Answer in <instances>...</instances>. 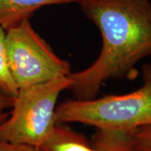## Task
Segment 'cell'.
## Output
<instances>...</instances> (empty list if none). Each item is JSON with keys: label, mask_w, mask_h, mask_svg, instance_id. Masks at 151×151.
Returning a JSON list of instances; mask_svg holds the SVG:
<instances>
[{"label": "cell", "mask_w": 151, "mask_h": 151, "mask_svg": "<svg viewBox=\"0 0 151 151\" xmlns=\"http://www.w3.org/2000/svg\"><path fill=\"white\" fill-rule=\"evenodd\" d=\"M77 4L98 29L102 47L92 65L69 75L68 90L76 99L91 100L106 81L135 78L136 65L151 57V0H81Z\"/></svg>", "instance_id": "1"}, {"label": "cell", "mask_w": 151, "mask_h": 151, "mask_svg": "<svg viewBox=\"0 0 151 151\" xmlns=\"http://www.w3.org/2000/svg\"><path fill=\"white\" fill-rule=\"evenodd\" d=\"M142 86L124 95L68 99L55 108V123L90 125L103 131H129L151 124V64L142 66Z\"/></svg>", "instance_id": "2"}, {"label": "cell", "mask_w": 151, "mask_h": 151, "mask_svg": "<svg viewBox=\"0 0 151 151\" xmlns=\"http://www.w3.org/2000/svg\"><path fill=\"white\" fill-rule=\"evenodd\" d=\"M70 83L68 76L19 88L8 119L0 124V139L40 147L54 129L57 100Z\"/></svg>", "instance_id": "3"}, {"label": "cell", "mask_w": 151, "mask_h": 151, "mask_svg": "<svg viewBox=\"0 0 151 151\" xmlns=\"http://www.w3.org/2000/svg\"><path fill=\"white\" fill-rule=\"evenodd\" d=\"M8 60L18 88L68 76L70 65L33 29L25 19L6 30Z\"/></svg>", "instance_id": "4"}, {"label": "cell", "mask_w": 151, "mask_h": 151, "mask_svg": "<svg viewBox=\"0 0 151 151\" xmlns=\"http://www.w3.org/2000/svg\"><path fill=\"white\" fill-rule=\"evenodd\" d=\"M81 0H0V26L8 30L43 7L78 4Z\"/></svg>", "instance_id": "5"}, {"label": "cell", "mask_w": 151, "mask_h": 151, "mask_svg": "<svg viewBox=\"0 0 151 151\" xmlns=\"http://www.w3.org/2000/svg\"><path fill=\"white\" fill-rule=\"evenodd\" d=\"M37 149L39 151H94L84 135L60 124H55L48 139Z\"/></svg>", "instance_id": "6"}, {"label": "cell", "mask_w": 151, "mask_h": 151, "mask_svg": "<svg viewBox=\"0 0 151 151\" xmlns=\"http://www.w3.org/2000/svg\"><path fill=\"white\" fill-rule=\"evenodd\" d=\"M18 86L10 71L6 45V30L0 26V92L14 98Z\"/></svg>", "instance_id": "7"}, {"label": "cell", "mask_w": 151, "mask_h": 151, "mask_svg": "<svg viewBox=\"0 0 151 151\" xmlns=\"http://www.w3.org/2000/svg\"><path fill=\"white\" fill-rule=\"evenodd\" d=\"M122 136L130 151H151V124L122 131Z\"/></svg>", "instance_id": "8"}, {"label": "cell", "mask_w": 151, "mask_h": 151, "mask_svg": "<svg viewBox=\"0 0 151 151\" xmlns=\"http://www.w3.org/2000/svg\"><path fill=\"white\" fill-rule=\"evenodd\" d=\"M14 103V98L7 96L3 92H0V124H2L6 119H8L11 109Z\"/></svg>", "instance_id": "9"}, {"label": "cell", "mask_w": 151, "mask_h": 151, "mask_svg": "<svg viewBox=\"0 0 151 151\" xmlns=\"http://www.w3.org/2000/svg\"><path fill=\"white\" fill-rule=\"evenodd\" d=\"M0 151H39V150L27 145L13 144L0 139Z\"/></svg>", "instance_id": "10"}, {"label": "cell", "mask_w": 151, "mask_h": 151, "mask_svg": "<svg viewBox=\"0 0 151 151\" xmlns=\"http://www.w3.org/2000/svg\"><path fill=\"white\" fill-rule=\"evenodd\" d=\"M94 151H110V150H99V149H94Z\"/></svg>", "instance_id": "11"}]
</instances>
